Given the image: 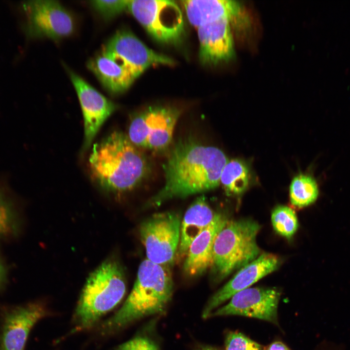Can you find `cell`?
I'll return each instance as SVG.
<instances>
[{
  "label": "cell",
  "instance_id": "obj_10",
  "mask_svg": "<svg viewBox=\"0 0 350 350\" xmlns=\"http://www.w3.org/2000/svg\"><path fill=\"white\" fill-rule=\"evenodd\" d=\"M280 297V292L276 288L249 287L234 295L227 304L214 311L210 317L241 315L278 325V306Z\"/></svg>",
  "mask_w": 350,
  "mask_h": 350
},
{
  "label": "cell",
  "instance_id": "obj_15",
  "mask_svg": "<svg viewBox=\"0 0 350 350\" xmlns=\"http://www.w3.org/2000/svg\"><path fill=\"white\" fill-rule=\"evenodd\" d=\"M230 21L219 20L197 28L199 58L204 65L228 61L235 55Z\"/></svg>",
  "mask_w": 350,
  "mask_h": 350
},
{
  "label": "cell",
  "instance_id": "obj_8",
  "mask_svg": "<svg viewBox=\"0 0 350 350\" xmlns=\"http://www.w3.org/2000/svg\"><path fill=\"white\" fill-rule=\"evenodd\" d=\"M181 222L178 214L165 212L154 214L141 223L140 235L148 260L169 267L173 264L179 244Z\"/></svg>",
  "mask_w": 350,
  "mask_h": 350
},
{
  "label": "cell",
  "instance_id": "obj_3",
  "mask_svg": "<svg viewBox=\"0 0 350 350\" xmlns=\"http://www.w3.org/2000/svg\"><path fill=\"white\" fill-rule=\"evenodd\" d=\"M173 290L170 267L147 259L143 260L130 294L121 308L106 322L105 327L109 330L120 329L142 317L163 313Z\"/></svg>",
  "mask_w": 350,
  "mask_h": 350
},
{
  "label": "cell",
  "instance_id": "obj_11",
  "mask_svg": "<svg viewBox=\"0 0 350 350\" xmlns=\"http://www.w3.org/2000/svg\"><path fill=\"white\" fill-rule=\"evenodd\" d=\"M23 7L30 32L35 35L58 39L70 35L74 30L73 16L57 1L31 0Z\"/></svg>",
  "mask_w": 350,
  "mask_h": 350
},
{
  "label": "cell",
  "instance_id": "obj_13",
  "mask_svg": "<svg viewBox=\"0 0 350 350\" xmlns=\"http://www.w3.org/2000/svg\"><path fill=\"white\" fill-rule=\"evenodd\" d=\"M280 262L277 255L264 253L240 269L231 279L210 298L203 311L202 317H209L214 310L226 300L275 271Z\"/></svg>",
  "mask_w": 350,
  "mask_h": 350
},
{
  "label": "cell",
  "instance_id": "obj_4",
  "mask_svg": "<svg viewBox=\"0 0 350 350\" xmlns=\"http://www.w3.org/2000/svg\"><path fill=\"white\" fill-rule=\"evenodd\" d=\"M125 277L120 264L104 261L88 277L74 315L73 332L89 328L114 309L126 292Z\"/></svg>",
  "mask_w": 350,
  "mask_h": 350
},
{
  "label": "cell",
  "instance_id": "obj_27",
  "mask_svg": "<svg viewBox=\"0 0 350 350\" xmlns=\"http://www.w3.org/2000/svg\"><path fill=\"white\" fill-rule=\"evenodd\" d=\"M265 350H290L287 346L281 341H276L271 343Z\"/></svg>",
  "mask_w": 350,
  "mask_h": 350
},
{
  "label": "cell",
  "instance_id": "obj_1",
  "mask_svg": "<svg viewBox=\"0 0 350 350\" xmlns=\"http://www.w3.org/2000/svg\"><path fill=\"white\" fill-rule=\"evenodd\" d=\"M220 149L203 144L192 137L178 140L163 165V186L146 203L157 207L174 198H184L219 186L228 162Z\"/></svg>",
  "mask_w": 350,
  "mask_h": 350
},
{
  "label": "cell",
  "instance_id": "obj_12",
  "mask_svg": "<svg viewBox=\"0 0 350 350\" xmlns=\"http://www.w3.org/2000/svg\"><path fill=\"white\" fill-rule=\"evenodd\" d=\"M70 80L77 94L84 123L82 153L90 147L105 121L117 106L75 72L69 71Z\"/></svg>",
  "mask_w": 350,
  "mask_h": 350
},
{
  "label": "cell",
  "instance_id": "obj_16",
  "mask_svg": "<svg viewBox=\"0 0 350 350\" xmlns=\"http://www.w3.org/2000/svg\"><path fill=\"white\" fill-rule=\"evenodd\" d=\"M228 221L225 216L217 213L210 224L193 241L183 264V270L186 275L197 276L210 268L215 239Z\"/></svg>",
  "mask_w": 350,
  "mask_h": 350
},
{
  "label": "cell",
  "instance_id": "obj_2",
  "mask_svg": "<svg viewBox=\"0 0 350 350\" xmlns=\"http://www.w3.org/2000/svg\"><path fill=\"white\" fill-rule=\"evenodd\" d=\"M88 166L93 181L103 190L115 194L133 190L151 171L146 155L119 131L93 145Z\"/></svg>",
  "mask_w": 350,
  "mask_h": 350
},
{
  "label": "cell",
  "instance_id": "obj_7",
  "mask_svg": "<svg viewBox=\"0 0 350 350\" xmlns=\"http://www.w3.org/2000/svg\"><path fill=\"white\" fill-rule=\"evenodd\" d=\"M181 110L172 106H152L137 113L130 121L128 139L137 147L153 151L168 148Z\"/></svg>",
  "mask_w": 350,
  "mask_h": 350
},
{
  "label": "cell",
  "instance_id": "obj_18",
  "mask_svg": "<svg viewBox=\"0 0 350 350\" xmlns=\"http://www.w3.org/2000/svg\"><path fill=\"white\" fill-rule=\"evenodd\" d=\"M216 213L204 196L198 197L185 213L181 222L180 241L177 253L186 256L193 241L210 224Z\"/></svg>",
  "mask_w": 350,
  "mask_h": 350
},
{
  "label": "cell",
  "instance_id": "obj_14",
  "mask_svg": "<svg viewBox=\"0 0 350 350\" xmlns=\"http://www.w3.org/2000/svg\"><path fill=\"white\" fill-rule=\"evenodd\" d=\"M48 314L39 303H30L15 307L4 315L0 338V350H24L34 325Z\"/></svg>",
  "mask_w": 350,
  "mask_h": 350
},
{
  "label": "cell",
  "instance_id": "obj_17",
  "mask_svg": "<svg viewBox=\"0 0 350 350\" xmlns=\"http://www.w3.org/2000/svg\"><path fill=\"white\" fill-rule=\"evenodd\" d=\"M189 22L196 28L219 20L231 21L243 12L242 4L230 0H182Z\"/></svg>",
  "mask_w": 350,
  "mask_h": 350
},
{
  "label": "cell",
  "instance_id": "obj_19",
  "mask_svg": "<svg viewBox=\"0 0 350 350\" xmlns=\"http://www.w3.org/2000/svg\"><path fill=\"white\" fill-rule=\"evenodd\" d=\"M87 66L103 87L112 94L124 92L135 80L128 71L102 52L91 58Z\"/></svg>",
  "mask_w": 350,
  "mask_h": 350
},
{
  "label": "cell",
  "instance_id": "obj_9",
  "mask_svg": "<svg viewBox=\"0 0 350 350\" xmlns=\"http://www.w3.org/2000/svg\"><path fill=\"white\" fill-rule=\"evenodd\" d=\"M102 53L116 62L135 80L151 66L174 64L171 58L150 49L126 30L117 31L105 45Z\"/></svg>",
  "mask_w": 350,
  "mask_h": 350
},
{
  "label": "cell",
  "instance_id": "obj_29",
  "mask_svg": "<svg viewBox=\"0 0 350 350\" xmlns=\"http://www.w3.org/2000/svg\"><path fill=\"white\" fill-rule=\"evenodd\" d=\"M197 350H219L217 349L208 346H201Z\"/></svg>",
  "mask_w": 350,
  "mask_h": 350
},
{
  "label": "cell",
  "instance_id": "obj_23",
  "mask_svg": "<svg viewBox=\"0 0 350 350\" xmlns=\"http://www.w3.org/2000/svg\"><path fill=\"white\" fill-rule=\"evenodd\" d=\"M7 183L0 178V235L8 233L12 228V205Z\"/></svg>",
  "mask_w": 350,
  "mask_h": 350
},
{
  "label": "cell",
  "instance_id": "obj_24",
  "mask_svg": "<svg viewBox=\"0 0 350 350\" xmlns=\"http://www.w3.org/2000/svg\"><path fill=\"white\" fill-rule=\"evenodd\" d=\"M225 344L226 350H263L260 344L237 332H228Z\"/></svg>",
  "mask_w": 350,
  "mask_h": 350
},
{
  "label": "cell",
  "instance_id": "obj_5",
  "mask_svg": "<svg viewBox=\"0 0 350 350\" xmlns=\"http://www.w3.org/2000/svg\"><path fill=\"white\" fill-rule=\"evenodd\" d=\"M260 225L250 219L228 221L214 240L210 267L214 280L220 281L260 254L256 237Z\"/></svg>",
  "mask_w": 350,
  "mask_h": 350
},
{
  "label": "cell",
  "instance_id": "obj_25",
  "mask_svg": "<svg viewBox=\"0 0 350 350\" xmlns=\"http://www.w3.org/2000/svg\"><path fill=\"white\" fill-rule=\"evenodd\" d=\"M129 0H96L90 1L92 7L105 19L112 18L127 9Z\"/></svg>",
  "mask_w": 350,
  "mask_h": 350
},
{
  "label": "cell",
  "instance_id": "obj_28",
  "mask_svg": "<svg viewBox=\"0 0 350 350\" xmlns=\"http://www.w3.org/2000/svg\"><path fill=\"white\" fill-rule=\"evenodd\" d=\"M5 277L4 268L2 265L0 263V286L3 281Z\"/></svg>",
  "mask_w": 350,
  "mask_h": 350
},
{
  "label": "cell",
  "instance_id": "obj_21",
  "mask_svg": "<svg viewBox=\"0 0 350 350\" xmlns=\"http://www.w3.org/2000/svg\"><path fill=\"white\" fill-rule=\"evenodd\" d=\"M318 193L315 178L309 175L299 174L293 178L290 186V203L296 208H303L314 203Z\"/></svg>",
  "mask_w": 350,
  "mask_h": 350
},
{
  "label": "cell",
  "instance_id": "obj_6",
  "mask_svg": "<svg viewBox=\"0 0 350 350\" xmlns=\"http://www.w3.org/2000/svg\"><path fill=\"white\" fill-rule=\"evenodd\" d=\"M127 10L156 40L175 44L182 39L184 21L179 5L169 0H129Z\"/></svg>",
  "mask_w": 350,
  "mask_h": 350
},
{
  "label": "cell",
  "instance_id": "obj_26",
  "mask_svg": "<svg viewBox=\"0 0 350 350\" xmlns=\"http://www.w3.org/2000/svg\"><path fill=\"white\" fill-rule=\"evenodd\" d=\"M116 350H159L158 346L149 338L139 336L119 346Z\"/></svg>",
  "mask_w": 350,
  "mask_h": 350
},
{
  "label": "cell",
  "instance_id": "obj_22",
  "mask_svg": "<svg viewBox=\"0 0 350 350\" xmlns=\"http://www.w3.org/2000/svg\"><path fill=\"white\" fill-rule=\"evenodd\" d=\"M271 218L274 230L287 239L291 238L298 229L297 215L289 207L282 205L276 207L272 212Z\"/></svg>",
  "mask_w": 350,
  "mask_h": 350
},
{
  "label": "cell",
  "instance_id": "obj_20",
  "mask_svg": "<svg viewBox=\"0 0 350 350\" xmlns=\"http://www.w3.org/2000/svg\"><path fill=\"white\" fill-rule=\"evenodd\" d=\"M250 171L248 165L243 160L233 159L225 166L220 178L226 192L229 195H240L248 187Z\"/></svg>",
  "mask_w": 350,
  "mask_h": 350
}]
</instances>
